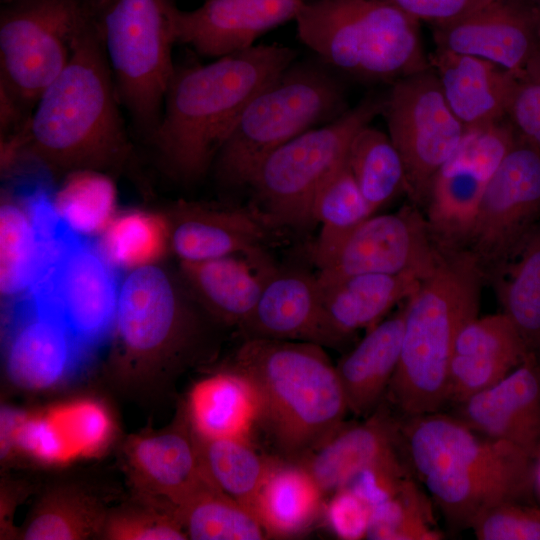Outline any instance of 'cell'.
<instances>
[{
  "label": "cell",
  "mask_w": 540,
  "mask_h": 540,
  "mask_svg": "<svg viewBox=\"0 0 540 540\" xmlns=\"http://www.w3.org/2000/svg\"><path fill=\"white\" fill-rule=\"evenodd\" d=\"M120 106L93 16L68 64L36 103L20 135L18 156L60 178L89 169L143 185Z\"/></svg>",
  "instance_id": "6da1fadb"
},
{
  "label": "cell",
  "mask_w": 540,
  "mask_h": 540,
  "mask_svg": "<svg viewBox=\"0 0 540 540\" xmlns=\"http://www.w3.org/2000/svg\"><path fill=\"white\" fill-rule=\"evenodd\" d=\"M296 57L290 47L259 44L208 64L175 65L147 140L162 172L185 186L201 181L251 99Z\"/></svg>",
  "instance_id": "7a4b0ae2"
},
{
  "label": "cell",
  "mask_w": 540,
  "mask_h": 540,
  "mask_svg": "<svg viewBox=\"0 0 540 540\" xmlns=\"http://www.w3.org/2000/svg\"><path fill=\"white\" fill-rule=\"evenodd\" d=\"M229 369L253 387L258 422L285 459H303L345 423L349 411L336 365L320 345L244 339Z\"/></svg>",
  "instance_id": "3957f363"
},
{
  "label": "cell",
  "mask_w": 540,
  "mask_h": 540,
  "mask_svg": "<svg viewBox=\"0 0 540 540\" xmlns=\"http://www.w3.org/2000/svg\"><path fill=\"white\" fill-rule=\"evenodd\" d=\"M485 285L467 252L439 249L434 268L406 300L399 363L384 398L404 417L447 404L453 346L463 326L479 315Z\"/></svg>",
  "instance_id": "277c9868"
},
{
  "label": "cell",
  "mask_w": 540,
  "mask_h": 540,
  "mask_svg": "<svg viewBox=\"0 0 540 540\" xmlns=\"http://www.w3.org/2000/svg\"><path fill=\"white\" fill-rule=\"evenodd\" d=\"M217 328L179 272L160 263L137 268L120 283L113 359L124 372H179L215 355Z\"/></svg>",
  "instance_id": "5b68a950"
},
{
  "label": "cell",
  "mask_w": 540,
  "mask_h": 540,
  "mask_svg": "<svg viewBox=\"0 0 540 540\" xmlns=\"http://www.w3.org/2000/svg\"><path fill=\"white\" fill-rule=\"evenodd\" d=\"M295 22L322 62L360 82L392 85L431 67L419 21L382 0H311Z\"/></svg>",
  "instance_id": "8992f818"
},
{
  "label": "cell",
  "mask_w": 540,
  "mask_h": 540,
  "mask_svg": "<svg viewBox=\"0 0 540 540\" xmlns=\"http://www.w3.org/2000/svg\"><path fill=\"white\" fill-rule=\"evenodd\" d=\"M348 109L344 84L331 67L321 60H295L244 109L213 164L217 184L248 187L267 155Z\"/></svg>",
  "instance_id": "52a82bcc"
},
{
  "label": "cell",
  "mask_w": 540,
  "mask_h": 540,
  "mask_svg": "<svg viewBox=\"0 0 540 540\" xmlns=\"http://www.w3.org/2000/svg\"><path fill=\"white\" fill-rule=\"evenodd\" d=\"M92 8L121 105L148 140L175 68L176 0H92Z\"/></svg>",
  "instance_id": "ba28073f"
},
{
  "label": "cell",
  "mask_w": 540,
  "mask_h": 540,
  "mask_svg": "<svg viewBox=\"0 0 540 540\" xmlns=\"http://www.w3.org/2000/svg\"><path fill=\"white\" fill-rule=\"evenodd\" d=\"M384 95L371 94L335 120L312 128L267 155L248 188L253 204L277 230L303 231L315 221L314 198L347 160L354 135L382 114Z\"/></svg>",
  "instance_id": "9c48e42d"
},
{
  "label": "cell",
  "mask_w": 540,
  "mask_h": 540,
  "mask_svg": "<svg viewBox=\"0 0 540 540\" xmlns=\"http://www.w3.org/2000/svg\"><path fill=\"white\" fill-rule=\"evenodd\" d=\"M43 242L27 294L61 320L90 354L112 335L121 283L117 269L97 244L69 226Z\"/></svg>",
  "instance_id": "30bf717a"
},
{
  "label": "cell",
  "mask_w": 540,
  "mask_h": 540,
  "mask_svg": "<svg viewBox=\"0 0 540 540\" xmlns=\"http://www.w3.org/2000/svg\"><path fill=\"white\" fill-rule=\"evenodd\" d=\"M92 19V0H1L0 89L32 113Z\"/></svg>",
  "instance_id": "8fae6325"
},
{
  "label": "cell",
  "mask_w": 540,
  "mask_h": 540,
  "mask_svg": "<svg viewBox=\"0 0 540 540\" xmlns=\"http://www.w3.org/2000/svg\"><path fill=\"white\" fill-rule=\"evenodd\" d=\"M540 223V149L517 134L492 175L463 244L485 284L494 283Z\"/></svg>",
  "instance_id": "7c38bea8"
},
{
  "label": "cell",
  "mask_w": 540,
  "mask_h": 540,
  "mask_svg": "<svg viewBox=\"0 0 540 540\" xmlns=\"http://www.w3.org/2000/svg\"><path fill=\"white\" fill-rule=\"evenodd\" d=\"M381 115L403 162L406 195L423 211L436 173L466 129L448 106L432 67L390 85Z\"/></svg>",
  "instance_id": "4fadbf2b"
},
{
  "label": "cell",
  "mask_w": 540,
  "mask_h": 540,
  "mask_svg": "<svg viewBox=\"0 0 540 540\" xmlns=\"http://www.w3.org/2000/svg\"><path fill=\"white\" fill-rule=\"evenodd\" d=\"M516 137L508 118L466 130L436 173L423 212L438 249L461 248L484 191Z\"/></svg>",
  "instance_id": "5bb4252c"
},
{
  "label": "cell",
  "mask_w": 540,
  "mask_h": 540,
  "mask_svg": "<svg viewBox=\"0 0 540 540\" xmlns=\"http://www.w3.org/2000/svg\"><path fill=\"white\" fill-rule=\"evenodd\" d=\"M402 451L419 478L440 470L486 474L534 483L535 458L438 412L400 421Z\"/></svg>",
  "instance_id": "9a60e30c"
},
{
  "label": "cell",
  "mask_w": 540,
  "mask_h": 540,
  "mask_svg": "<svg viewBox=\"0 0 540 540\" xmlns=\"http://www.w3.org/2000/svg\"><path fill=\"white\" fill-rule=\"evenodd\" d=\"M439 249L422 209L409 201L388 214H373L317 266L320 280L358 274H412L420 279L434 268Z\"/></svg>",
  "instance_id": "2e32d148"
},
{
  "label": "cell",
  "mask_w": 540,
  "mask_h": 540,
  "mask_svg": "<svg viewBox=\"0 0 540 540\" xmlns=\"http://www.w3.org/2000/svg\"><path fill=\"white\" fill-rule=\"evenodd\" d=\"M89 353L55 315L26 294L5 315L4 365L20 388L40 391L67 381Z\"/></svg>",
  "instance_id": "e0dca14e"
},
{
  "label": "cell",
  "mask_w": 540,
  "mask_h": 540,
  "mask_svg": "<svg viewBox=\"0 0 540 540\" xmlns=\"http://www.w3.org/2000/svg\"><path fill=\"white\" fill-rule=\"evenodd\" d=\"M165 215L170 251L179 261L237 255L259 263L268 259L264 247L278 231L253 203L179 200Z\"/></svg>",
  "instance_id": "ac0fdd59"
},
{
  "label": "cell",
  "mask_w": 540,
  "mask_h": 540,
  "mask_svg": "<svg viewBox=\"0 0 540 540\" xmlns=\"http://www.w3.org/2000/svg\"><path fill=\"white\" fill-rule=\"evenodd\" d=\"M436 48L489 60L516 74L540 45L535 0H490L452 22L433 26Z\"/></svg>",
  "instance_id": "d6986e66"
},
{
  "label": "cell",
  "mask_w": 540,
  "mask_h": 540,
  "mask_svg": "<svg viewBox=\"0 0 540 540\" xmlns=\"http://www.w3.org/2000/svg\"><path fill=\"white\" fill-rule=\"evenodd\" d=\"M238 331L244 339L302 341L342 349L328 322L316 274L302 269L268 268L254 310Z\"/></svg>",
  "instance_id": "ffe728a7"
},
{
  "label": "cell",
  "mask_w": 540,
  "mask_h": 540,
  "mask_svg": "<svg viewBox=\"0 0 540 540\" xmlns=\"http://www.w3.org/2000/svg\"><path fill=\"white\" fill-rule=\"evenodd\" d=\"M311 0H205L174 14L176 44L220 58L254 46L268 31L296 19Z\"/></svg>",
  "instance_id": "44dd1931"
},
{
  "label": "cell",
  "mask_w": 540,
  "mask_h": 540,
  "mask_svg": "<svg viewBox=\"0 0 540 540\" xmlns=\"http://www.w3.org/2000/svg\"><path fill=\"white\" fill-rule=\"evenodd\" d=\"M126 458L139 490L150 501L172 510L213 485L187 415L171 429L131 439Z\"/></svg>",
  "instance_id": "7402d4cb"
},
{
  "label": "cell",
  "mask_w": 540,
  "mask_h": 540,
  "mask_svg": "<svg viewBox=\"0 0 540 540\" xmlns=\"http://www.w3.org/2000/svg\"><path fill=\"white\" fill-rule=\"evenodd\" d=\"M457 407V418L473 430L536 458L540 450V362L528 355L498 383Z\"/></svg>",
  "instance_id": "603a6c76"
},
{
  "label": "cell",
  "mask_w": 540,
  "mask_h": 540,
  "mask_svg": "<svg viewBox=\"0 0 540 540\" xmlns=\"http://www.w3.org/2000/svg\"><path fill=\"white\" fill-rule=\"evenodd\" d=\"M528 355L517 329L503 312L478 315L456 337L449 364L447 403L459 405L495 385Z\"/></svg>",
  "instance_id": "cb8c5ba5"
},
{
  "label": "cell",
  "mask_w": 540,
  "mask_h": 540,
  "mask_svg": "<svg viewBox=\"0 0 540 540\" xmlns=\"http://www.w3.org/2000/svg\"><path fill=\"white\" fill-rule=\"evenodd\" d=\"M428 57L448 106L466 130L507 118L514 73L480 57L438 48Z\"/></svg>",
  "instance_id": "d4e9b609"
},
{
  "label": "cell",
  "mask_w": 540,
  "mask_h": 540,
  "mask_svg": "<svg viewBox=\"0 0 540 540\" xmlns=\"http://www.w3.org/2000/svg\"><path fill=\"white\" fill-rule=\"evenodd\" d=\"M402 452L400 421L383 401L361 423H344L324 443L299 460L325 494L342 488L368 465Z\"/></svg>",
  "instance_id": "484cf974"
},
{
  "label": "cell",
  "mask_w": 540,
  "mask_h": 540,
  "mask_svg": "<svg viewBox=\"0 0 540 540\" xmlns=\"http://www.w3.org/2000/svg\"><path fill=\"white\" fill-rule=\"evenodd\" d=\"M317 280L328 322L343 348L358 331L373 328L394 306L406 301L422 279L412 274L371 273Z\"/></svg>",
  "instance_id": "4316f807"
},
{
  "label": "cell",
  "mask_w": 540,
  "mask_h": 540,
  "mask_svg": "<svg viewBox=\"0 0 540 540\" xmlns=\"http://www.w3.org/2000/svg\"><path fill=\"white\" fill-rule=\"evenodd\" d=\"M179 262L180 277L206 313L223 328L239 330L259 299L266 269L237 255Z\"/></svg>",
  "instance_id": "83f0119b"
},
{
  "label": "cell",
  "mask_w": 540,
  "mask_h": 540,
  "mask_svg": "<svg viewBox=\"0 0 540 540\" xmlns=\"http://www.w3.org/2000/svg\"><path fill=\"white\" fill-rule=\"evenodd\" d=\"M404 330V306L382 320L336 364L348 411L367 417L384 400L397 369Z\"/></svg>",
  "instance_id": "f1b7e54d"
},
{
  "label": "cell",
  "mask_w": 540,
  "mask_h": 540,
  "mask_svg": "<svg viewBox=\"0 0 540 540\" xmlns=\"http://www.w3.org/2000/svg\"><path fill=\"white\" fill-rule=\"evenodd\" d=\"M323 496L303 464L274 458L257 495L254 514L267 536H294L317 519Z\"/></svg>",
  "instance_id": "f546056e"
},
{
  "label": "cell",
  "mask_w": 540,
  "mask_h": 540,
  "mask_svg": "<svg viewBox=\"0 0 540 540\" xmlns=\"http://www.w3.org/2000/svg\"><path fill=\"white\" fill-rule=\"evenodd\" d=\"M185 408L193 432L202 438H248L258 422L253 387L230 369L197 382L188 394Z\"/></svg>",
  "instance_id": "4dcf8cb0"
},
{
  "label": "cell",
  "mask_w": 540,
  "mask_h": 540,
  "mask_svg": "<svg viewBox=\"0 0 540 540\" xmlns=\"http://www.w3.org/2000/svg\"><path fill=\"white\" fill-rule=\"evenodd\" d=\"M448 523L471 528L485 511L505 502H524L534 483L486 475L440 470L420 478Z\"/></svg>",
  "instance_id": "1f68e13d"
},
{
  "label": "cell",
  "mask_w": 540,
  "mask_h": 540,
  "mask_svg": "<svg viewBox=\"0 0 540 540\" xmlns=\"http://www.w3.org/2000/svg\"><path fill=\"white\" fill-rule=\"evenodd\" d=\"M41 242L25 195L2 191L0 288L5 300L25 296L37 274Z\"/></svg>",
  "instance_id": "d6a6232c"
},
{
  "label": "cell",
  "mask_w": 540,
  "mask_h": 540,
  "mask_svg": "<svg viewBox=\"0 0 540 540\" xmlns=\"http://www.w3.org/2000/svg\"><path fill=\"white\" fill-rule=\"evenodd\" d=\"M502 312L540 362V223L493 285Z\"/></svg>",
  "instance_id": "836d02e7"
},
{
  "label": "cell",
  "mask_w": 540,
  "mask_h": 540,
  "mask_svg": "<svg viewBox=\"0 0 540 540\" xmlns=\"http://www.w3.org/2000/svg\"><path fill=\"white\" fill-rule=\"evenodd\" d=\"M195 437L213 485L254 513L257 495L274 458L259 454L248 438Z\"/></svg>",
  "instance_id": "e575fe53"
},
{
  "label": "cell",
  "mask_w": 540,
  "mask_h": 540,
  "mask_svg": "<svg viewBox=\"0 0 540 540\" xmlns=\"http://www.w3.org/2000/svg\"><path fill=\"white\" fill-rule=\"evenodd\" d=\"M96 243L117 270L131 271L158 264L170 250L165 214L145 210L117 213Z\"/></svg>",
  "instance_id": "d590c367"
},
{
  "label": "cell",
  "mask_w": 540,
  "mask_h": 540,
  "mask_svg": "<svg viewBox=\"0 0 540 540\" xmlns=\"http://www.w3.org/2000/svg\"><path fill=\"white\" fill-rule=\"evenodd\" d=\"M347 164L374 212L399 194H406L405 171L397 149L388 134L370 124L354 135Z\"/></svg>",
  "instance_id": "8d00e7d4"
},
{
  "label": "cell",
  "mask_w": 540,
  "mask_h": 540,
  "mask_svg": "<svg viewBox=\"0 0 540 540\" xmlns=\"http://www.w3.org/2000/svg\"><path fill=\"white\" fill-rule=\"evenodd\" d=\"M370 208L348 167L347 160L320 187L312 206L315 223L320 224L309 255L316 267L367 218Z\"/></svg>",
  "instance_id": "74e56055"
},
{
  "label": "cell",
  "mask_w": 540,
  "mask_h": 540,
  "mask_svg": "<svg viewBox=\"0 0 540 540\" xmlns=\"http://www.w3.org/2000/svg\"><path fill=\"white\" fill-rule=\"evenodd\" d=\"M173 512L188 539L260 540L267 536L250 509L214 485L198 491Z\"/></svg>",
  "instance_id": "f35d334b"
},
{
  "label": "cell",
  "mask_w": 540,
  "mask_h": 540,
  "mask_svg": "<svg viewBox=\"0 0 540 540\" xmlns=\"http://www.w3.org/2000/svg\"><path fill=\"white\" fill-rule=\"evenodd\" d=\"M51 199L62 220L84 237L99 236L117 215L114 177L101 171L68 173Z\"/></svg>",
  "instance_id": "ab89813d"
},
{
  "label": "cell",
  "mask_w": 540,
  "mask_h": 540,
  "mask_svg": "<svg viewBox=\"0 0 540 540\" xmlns=\"http://www.w3.org/2000/svg\"><path fill=\"white\" fill-rule=\"evenodd\" d=\"M106 515L87 496L53 490L40 500L22 533L27 540H78L100 533Z\"/></svg>",
  "instance_id": "60d3db41"
},
{
  "label": "cell",
  "mask_w": 540,
  "mask_h": 540,
  "mask_svg": "<svg viewBox=\"0 0 540 540\" xmlns=\"http://www.w3.org/2000/svg\"><path fill=\"white\" fill-rule=\"evenodd\" d=\"M430 503L408 478L389 500L375 506L366 538L373 540H439Z\"/></svg>",
  "instance_id": "b9f144b4"
},
{
  "label": "cell",
  "mask_w": 540,
  "mask_h": 540,
  "mask_svg": "<svg viewBox=\"0 0 540 540\" xmlns=\"http://www.w3.org/2000/svg\"><path fill=\"white\" fill-rule=\"evenodd\" d=\"M101 535L112 540L188 539L174 512L153 501L106 515Z\"/></svg>",
  "instance_id": "7bdbcfd3"
},
{
  "label": "cell",
  "mask_w": 540,
  "mask_h": 540,
  "mask_svg": "<svg viewBox=\"0 0 540 540\" xmlns=\"http://www.w3.org/2000/svg\"><path fill=\"white\" fill-rule=\"evenodd\" d=\"M78 458L90 457L104 448L113 431L107 409L97 401L80 399L52 407Z\"/></svg>",
  "instance_id": "ee69618b"
},
{
  "label": "cell",
  "mask_w": 540,
  "mask_h": 540,
  "mask_svg": "<svg viewBox=\"0 0 540 540\" xmlns=\"http://www.w3.org/2000/svg\"><path fill=\"white\" fill-rule=\"evenodd\" d=\"M507 118L520 137L540 149V45L515 74Z\"/></svg>",
  "instance_id": "f6af8a7d"
},
{
  "label": "cell",
  "mask_w": 540,
  "mask_h": 540,
  "mask_svg": "<svg viewBox=\"0 0 540 540\" xmlns=\"http://www.w3.org/2000/svg\"><path fill=\"white\" fill-rule=\"evenodd\" d=\"M471 529L479 540H540V508L501 503L481 514Z\"/></svg>",
  "instance_id": "bcb514c9"
},
{
  "label": "cell",
  "mask_w": 540,
  "mask_h": 540,
  "mask_svg": "<svg viewBox=\"0 0 540 540\" xmlns=\"http://www.w3.org/2000/svg\"><path fill=\"white\" fill-rule=\"evenodd\" d=\"M401 453L368 465L353 475L342 488L355 493L372 511L375 506L392 498L410 478Z\"/></svg>",
  "instance_id": "7dc6e473"
},
{
  "label": "cell",
  "mask_w": 540,
  "mask_h": 540,
  "mask_svg": "<svg viewBox=\"0 0 540 540\" xmlns=\"http://www.w3.org/2000/svg\"><path fill=\"white\" fill-rule=\"evenodd\" d=\"M331 495L325 513L333 533L346 540L366 538L371 519L370 506L347 488Z\"/></svg>",
  "instance_id": "c3c4849f"
},
{
  "label": "cell",
  "mask_w": 540,
  "mask_h": 540,
  "mask_svg": "<svg viewBox=\"0 0 540 540\" xmlns=\"http://www.w3.org/2000/svg\"><path fill=\"white\" fill-rule=\"evenodd\" d=\"M432 26L452 22L490 0H382Z\"/></svg>",
  "instance_id": "681fc988"
},
{
  "label": "cell",
  "mask_w": 540,
  "mask_h": 540,
  "mask_svg": "<svg viewBox=\"0 0 540 540\" xmlns=\"http://www.w3.org/2000/svg\"><path fill=\"white\" fill-rule=\"evenodd\" d=\"M535 490L540 495V450L535 458Z\"/></svg>",
  "instance_id": "f907efd6"
},
{
  "label": "cell",
  "mask_w": 540,
  "mask_h": 540,
  "mask_svg": "<svg viewBox=\"0 0 540 540\" xmlns=\"http://www.w3.org/2000/svg\"><path fill=\"white\" fill-rule=\"evenodd\" d=\"M540 11V0H535Z\"/></svg>",
  "instance_id": "816d5d0a"
}]
</instances>
